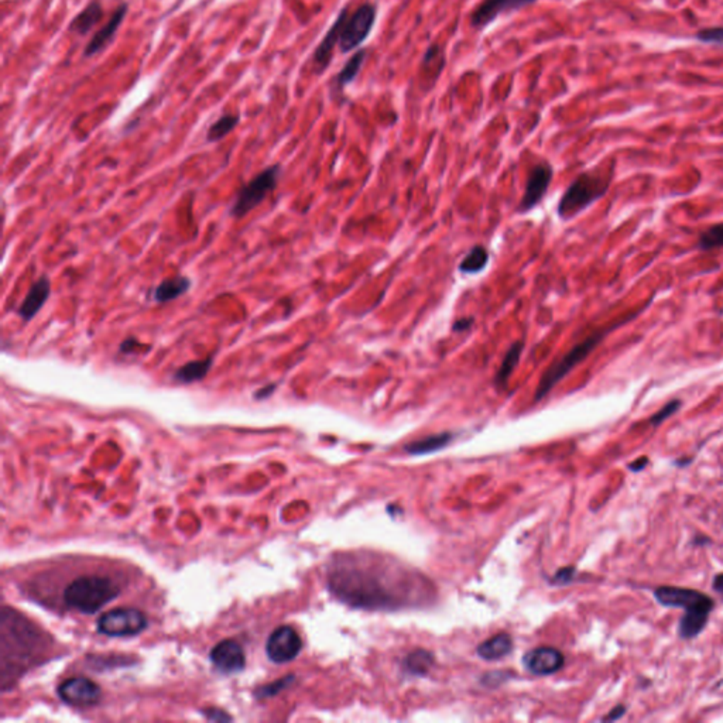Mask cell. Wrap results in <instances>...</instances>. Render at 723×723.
I'll list each match as a JSON object with an SVG mask.
<instances>
[{
  "instance_id": "6da1fadb",
  "label": "cell",
  "mask_w": 723,
  "mask_h": 723,
  "mask_svg": "<svg viewBox=\"0 0 723 723\" xmlns=\"http://www.w3.org/2000/svg\"><path fill=\"white\" fill-rule=\"evenodd\" d=\"M373 563L372 556H343L329 568L328 586L341 600L366 609H397L414 603L423 590L421 578L402 567Z\"/></svg>"
},
{
  "instance_id": "7a4b0ae2",
  "label": "cell",
  "mask_w": 723,
  "mask_h": 723,
  "mask_svg": "<svg viewBox=\"0 0 723 723\" xmlns=\"http://www.w3.org/2000/svg\"><path fill=\"white\" fill-rule=\"evenodd\" d=\"M72 575L58 582L60 587L34 595L43 605L92 614L118 599L129 583L128 573L119 565H79Z\"/></svg>"
},
{
  "instance_id": "3957f363",
  "label": "cell",
  "mask_w": 723,
  "mask_h": 723,
  "mask_svg": "<svg viewBox=\"0 0 723 723\" xmlns=\"http://www.w3.org/2000/svg\"><path fill=\"white\" fill-rule=\"evenodd\" d=\"M48 646L44 631L14 609L4 607L1 613V688L6 691L7 684H13L31 666L37 664V658L44 657Z\"/></svg>"
},
{
  "instance_id": "277c9868",
  "label": "cell",
  "mask_w": 723,
  "mask_h": 723,
  "mask_svg": "<svg viewBox=\"0 0 723 723\" xmlns=\"http://www.w3.org/2000/svg\"><path fill=\"white\" fill-rule=\"evenodd\" d=\"M610 180L612 172H603L599 168L578 175L564 192L558 204V215L561 219L568 221L577 216L583 209L603 197L610 185Z\"/></svg>"
},
{
  "instance_id": "5b68a950",
  "label": "cell",
  "mask_w": 723,
  "mask_h": 723,
  "mask_svg": "<svg viewBox=\"0 0 723 723\" xmlns=\"http://www.w3.org/2000/svg\"><path fill=\"white\" fill-rule=\"evenodd\" d=\"M280 175H282L280 164H273L265 168L252 181H249L239 189L229 209V214L235 218H243L245 215L252 212L259 204L265 201V198L270 192L276 189Z\"/></svg>"
},
{
  "instance_id": "8992f818",
  "label": "cell",
  "mask_w": 723,
  "mask_h": 723,
  "mask_svg": "<svg viewBox=\"0 0 723 723\" xmlns=\"http://www.w3.org/2000/svg\"><path fill=\"white\" fill-rule=\"evenodd\" d=\"M603 335L605 333H602V332H596V333L590 335L589 338H586L585 341H582V342H579L578 345H575L561 359H558L556 363H553L546 370V373L543 375V377H541V380H540V383L537 386L536 397H534L536 402H540L541 399H544L560 380H563L577 365H579L583 359H586V356L603 339Z\"/></svg>"
},
{
  "instance_id": "52a82bcc",
  "label": "cell",
  "mask_w": 723,
  "mask_h": 723,
  "mask_svg": "<svg viewBox=\"0 0 723 723\" xmlns=\"http://www.w3.org/2000/svg\"><path fill=\"white\" fill-rule=\"evenodd\" d=\"M147 617L139 609L118 607L104 613L98 623V631L109 637H129L142 633L147 627Z\"/></svg>"
},
{
  "instance_id": "ba28073f",
  "label": "cell",
  "mask_w": 723,
  "mask_h": 723,
  "mask_svg": "<svg viewBox=\"0 0 723 723\" xmlns=\"http://www.w3.org/2000/svg\"><path fill=\"white\" fill-rule=\"evenodd\" d=\"M654 596L658 603L666 607H680L685 612H704L711 613L715 602L705 593L687 587L660 586L656 589Z\"/></svg>"
},
{
  "instance_id": "9c48e42d",
  "label": "cell",
  "mask_w": 723,
  "mask_h": 723,
  "mask_svg": "<svg viewBox=\"0 0 723 723\" xmlns=\"http://www.w3.org/2000/svg\"><path fill=\"white\" fill-rule=\"evenodd\" d=\"M376 20V7L370 3L362 4L351 17H348L339 38L342 53L358 48L370 34Z\"/></svg>"
},
{
  "instance_id": "30bf717a",
  "label": "cell",
  "mask_w": 723,
  "mask_h": 723,
  "mask_svg": "<svg viewBox=\"0 0 723 723\" xmlns=\"http://www.w3.org/2000/svg\"><path fill=\"white\" fill-rule=\"evenodd\" d=\"M102 695L101 687L89 678L75 677L65 680L58 687V697L68 705L77 708H88L99 702Z\"/></svg>"
},
{
  "instance_id": "8fae6325",
  "label": "cell",
  "mask_w": 723,
  "mask_h": 723,
  "mask_svg": "<svg viewBox=\"0 0 723 723\" xmlns=\"http://www.w3.org/2000/svg\"><path fill=\"white\" fill-rule=\"evenodd\" d=\"M302 649L299 634L291 626H280L269 636L266 643V653L276 664H286L292 661Z\"/></svg>"
},
{
  "instance_id": "7c38bea8",
  "label": "cell",
  "mask_w": 723,
  "mask_h": 723,
  "mask_svg": "<svg viewBox=\"0 0 723 723\" xmlns=\"http://www.w3.org/2000/svg\"><path fill=\"white\" fill-rule=\"evenodd\" d=\"M553 175V167L548 162H540L533 167L526 182V189L519 205V212H529L537 204H540L548 191Z\"/></svg>"
},
{
  "instance_id": "4fadbf2b",
  "label": "cell",
  "mask_w": 723,
  "mask_h": 723,
  "mask_svg": "<svg viewBox=\"0 0 723 723\" xmlns=\"http://www.w3.org/2000/svg\"><path fill=\"white\" fill-rule=\"evenodd\" d=\"M211 661L223 674H235L245 668L246 656L235 640H223L211 650Z\"/></svg>"
},
{
  "instance_id": "5bb4252c",
  "label": "cell",
  "mask_w": 723,
  "mask_h": 723,
  "mask_svg": "<svg viewBox=\"0 0 723 723\" xmlns=\"http://www.w3.org/2000/svg\"><path fill=\"white\" fill-rule=\"evenodd\" d=\"M523 663L534 675H551L563 668L565 658L554 647H537L524 656Z\"/></svg>"
},
{
  "instance_id": "9a60e30c",
  "label": "cell",
  "mask_w": 723,
  "mask_h": 723,
  "mask_svg": "<svg viewBox=\"0 0 723 723\" xmlns=\"http://www.w3.org/2000/svg\"><path fill=\"white\" fill-rule=\"evenodd\" d=\"M536 1L537 0H483L472 13L470 24L476 28H483L500 14L521 9Z\"/></svg>"
},
{
  "instance_id": "2e32d148",
  "label": "cell",
  "mask_w": 723,
  "mask_h": 723,
  "mask_svg": "<svg viewBox=\"0 0 723 723\" xmlns=\"http://www.w3.org/2000/svg\"><path fill=\"white\" fill-rule=\"evenodd\" d=\"M348 10L346 7L341 11V14L338 16V18L335 20V23L332 24V27L329 28V31L325 34L324 40L319 43V45L316 47L315 53H314V58H312V62H314V70L321 74L326 70V67L329 65L331 60H332V51H333V47L336 44H339V38H341V33H342V28L348 20Z\"/></svg>"
},
{
  "instance_id": "e0dca14e",
  "label": "cell",
  "mask_w": 723,
  "mask_h": 723,
  "mask_svg": "<svg viewBox=\"0 0 723 723\" xmlns=\"http://www.w3.org/2000/svg\"><path fill=\"white\" fill-rule=\"evenodd\" d=\"M51 294V283L47 276H41L31 287L28 289L27 295L16 309L17 315L24 321H31L38 311L43 308V305L47 302L48 297Z\"/></svg>"
},
{
  "instance_id": "ac0fdd59",
  "label": "cell",
  "mask_w": 723,
  "mask_h": 723,
  "mask_svg": "<svg viewBox=\"0 0 723 723\" xmlns=\"http://www.w3.org/2000/svg\"><path fill=\"white\" fill-rule=\"evenodd\" d=\"M128 13V3H122L112 14V17L109 18V21L91 38V41L88 43L85 51H84V55L85 57H94L98 53H101L102 50H105L109 43L114 40L116 31L119 30L125 16Z\"/></svg>"
},
{
  "instance_id": "d6986e66",
  "label": "cell",
  "mask_w": 723,
  "mask_h": 723,
  "mask_svg": "<svg viewBox=\"0 0 723 723\" xmlns=\"http://www.w3.org/2000/svg\"><path fill=\"white\" fill-rule=\"evenodd\" d=\"M212 363H214V358L188 362L174 372L172 380L177 383H181V385H191V383L201 382L209 373Z\"/></svg>"
},
{
  "instance_id": "ffe728a7",
  "label": "cell",
  "mask_w": 723,
  "mask_h": 723,
  "mask_svg": "<svg viewBox=\"0 0 723 723\" xmlns=\"http://www.w3.org/2000/svg\"><path fill=\"white\" fill-rule=\"evenodd\" d=\"M512 650H513L512 637L506 633H499V634L487 639L482 644H479L476 651H478L479 657H482L483 660L495 661V660H500V658L506 657L507 654L512 653Z\"/></svg>"
},
{
  "instance_id": "44dd1931",
  "label": "cell",
  "mask_w": 723,
  "mask_h": 723,
  "mask_svg": "<svg viewBox=\"0 0 723 723\" xmlns=\"http://www.w3.org/2000/svg\"><path fill=\"white\" fill-rule=\"evenodd\" d=\"M102 17H104L102 4L96 0H94L89 4H87V7L81 13H78L74 17L68 30L75 34L87 35L95 27V24L101 21Z\"/></svg>"
},
{
  "instance_id": "7402d4cb",
  "label": "cell",
  "mask_w": 723,
  "mask_h": 723,
  "mask_svg": "<svg viewBox=\"0 0 723 723\" xmlns=\"http://www.w3.org/2000/svg\"><path fill=\"white\" fill-rule=\"evenodd\" d=\"M189 287H191V280L185 276H177L172 279H167L154 289L153 299L155 302L164 304V302L172 301V299L178 298L180 295L185 294Z\"/></svg>"
},
{
  "instance_id": "603a6c76",
  "label": "cell",
  "mask_w": 723,
  "mask_h": 723,
  "mask_svg": "<svg viewBox=\"0 0 723 723\" xmlns=\"http://www.w3.org/2000/svg\"><path fill=\"white\" fill-rule=\"evenodd\" d=\"M453 438V434L451 433H441V434L430 435V436H426V438H421L419 441H414L409 445H406V451L409 453H413V455H424V453H431L435 451H439L442 449L443 446H446Z\"/></svg>"
},
{
  "instance_id": "cb8c5ba5",
  "label": "cell",
  "mask_w": 723,
  "mask_h": 723,
  "mask_svg": "<svg viewBox=\"0 0 723 723\" xmlns=\"http://www.w3.org/2000/svg\"><path fill=\"white\" fill-rule=\"evenodd\" d=\"M711 613L704 612H685L680 622L678 633L683 639H694L697 637L707 626Z\"/></svg>"
},
{
  "instance_id": "d4e9b609",
  "label": "cell",
  "mask_w": 723,
  "mask_h": 723,
  "mask_svg": "<svg viewBox=\"0 0 723 723\" xmlns=\"http://www.w3.org/2000/svg\"><path fill=\"white\" fill-rule=\"evenodd\" d=\"M523 349H524L523 342H516V343H513L510 346V349L507 351V353L503 358L500 369L496 373V377H495L496 386H504L507 383L510 375L513 373V370L519 365V360H520Z\"/></svg>"
},
{
  "instance_id": "484cf974",
  "label": "cell",
  "mask_w": 723,
  "mask_h": 723,
  "mask_svg": "<svg viewBox=\"0 0 723 723\" xmlns=\"http://www.w3.org/2000/svg\"><path fill=\"white\" fill-rule=\"evenodd\" d=\"M489 262V253L486 248L478 245L469 250V253L463 258V260L459 265L460 273L465 275H475L485 269V266Z\"/></svg>"
},
{
  "instance_id": "4316f807",
  "label": "cell",
  "mask_w": 723,
  "mask_h": 723,
  "mask_svg": "<svg viewBox=\"0 0 723 723\" xmlns=\"http://www.w3.org/2000/svg\"><path fill=\"white\" fill-rule=\"evenodd\" d=\"M434 664V657L430 651L416 650L404 660V668L414 675H426Z\"/></svg>"
},
{
  "instance_id": "83f0119b",
  "label": "cell",
  "mask_w": 723,
  "mask_h": 723,
  "mask_svg": "<svg viewBox=\"0 0 723 723\" xmlns=\"http://www.w3.org/2000/svg\"><path fill=\"white\" fill-rule=\"evenodd\" d=\"M238 123H239L238 115H223L215 123L211 125V128L208 129V133H206V140L208 142L222 140L225 136H228L238 126Z\"/></svg>"
},
{
  "instance_id": "f1b7e54d",
  "label": "cell",
  "mask_w": 723,
  "mask_h": 723,
  "mask_svg": "<svg viewBox=\"0 0 723 723\" xmlns=\"http://www.w3.org/2000/svg\"><path fill=\"white\" fill-rule=\"evenodd\" d=\"M365 55H366V51L365 50H359L345 64V67L342 68V71L336 77V82H338V85L341 88H343L345 85L351 84L356 78V75L359 74V71H360V68H362V65L365 62Z\"/></svg>"
},
{
  "instance_id": "f546056e",
  "label": "cell",
  "mask_w": 723,
  "mask_h": 723,
  "mask_svg": "<svg viewBox=\"0 0 723 723\" xmlns=\"http://www.w3.org/2000/svg\"><path fill=\"white\" fill-rule=\"evenodd\" d=\"M700 248L702 250L722 249L723 248V223L715 225L707 229L700 238Z\"/></svg>"
},
{
  "instance_id": "4dcf8cb0",
  "label": "cell",
  "mask_w": 723,
  "mask_h": 723,
  "mask_svg": "<svg viewBox=\"0 0 723 723\" xmlns=\"http://www.w3.org/2000/svg\"><path fill=\"white\" fill-rule=\"evenodd\" d=\"M294 681V675H289V677H285L283 680L280 681H276L273 684H269L267 687H263V688H259L256 697L258 698H269V697H273L279 692H282L285 688H287L289 684Z\"/></svg>"
},
{
  "instance_id": "1f68e13d",
  "label": "cell",
  "mask_w": 723,
  "mask_h": 723,
  "mask_svg": "<svg viewBox=\"0 0 723 723\" xmlns=\"http://www.w3.org/2000/svg\"><path fill=\"white\" fill-rule=\"evenodd\" d=\"M680 406H681V402H678V400H674V402L668 403V404H667V406H664V407H663L658 413H656V416H653V417H651L650 423H651L653 426H658V424H661V423H663V421H666L668 417H671V416H673V414H674V413L680 409Z\"/></svg>"
},
{
  "instance_id": "d6a6232c",
  "label": "cell",
  "mask_w": 723,
  "mask_h": 723,
  "mask_svg": "<svg viewBox=\"0 0 723 723\" xmlns=\"http://www.w3.org/2000/svg\"><path fill=\"white\" fill-rule=\"evenodd\" d=\"M698 38L704 43H717V44H722L723 43V27H712V28H705V30H701L698 33Z\"/></svg>"
},
{
  "instance_id": "836d02e7",
  "label": "cell",
  "mask_w": 723,
  "mask_h": 723,
  "mask_svg": "<svg viewBox=\"0 0 723 723\" xmlns=\"http://www.w3.org/2000/svg\"><path fill=\"white\" fill-rule=\"evenodd\" d=\"M574 574H575V568L573 567H568V568H564L561 570L560 573H557L554 582L558 583V585H565V583H570L573 578H574Z\"/></svg>"
},
{
  "instance_id": "e575fe53",
  "label": "cell",
  "mask_w": 723,
  "mask_h": 723,
  "mask_svg": "<svg viewBox=\"0 0 723 723\" xmlns=\"http://www.w3.org/2000/svg\"><path fill=\"white\" fill-rule=\"evenodd\" d=\"M139 346H142V343H139L135 338H129V339H126V341H123V342L121 343L119 351H121L122 353H132V352H135Z\"/></svg>"
},
{
  "instance_id": "d590c367",
  "label": "cell",
  "mask_w": 723,
  "mask_h": 723,
  "mask_svg": "<svg viewBox=\"0 0 723 723\" xmlns=\"http://www.w3.org/2000/svg\"><path fill=\"white\" fill-rule=\"evenodd\" d=\"M473 325V318H460L458 321H455L453 326H452V331L453 332H465L468 331L470 326Z\"/></svg>"
},
{
  "instance_id": "8d00e7d4",
  "label": "cell",
  "mask_w": 723,
  "mask_h": 723,
  "mask_svg": "<svg viewBox=\"0 0 723 723\" xmlns=\"http://www.w3.org/2000/svg\"><path fill=\"white\" fill-rule=\"evenodd\" d=\"M626 711H627V710H626V707H624V705H617V707H614V708L609 712V715H607L606 718H603V721H606V722H607V721L614 722V721L620 719L622 717H624Z\"/></svg>"
},
{
  "instance_id": "74e56055",
  "label": "cell",
  "mask_w": 723,
  "mask_h": 723,
  "mask_svg": "<svg viewBox=\"0 0 723 723\" xmlns=\"http://www.w3.org/2000/svg\"><path fill=\"white\" fill-rule=\"evenodd\" d=\"M647 463H649V458L641 456V458H639V459L633 460V462L629 465V468H630L633 472H640V470H643V469L647 466Z\"/></svg>"
},
{
  "instance_id": "f35d334b",
  "label": "cell",
  "mask_w": 723,
  "mask_h": 723,
  "mask_svg": "<svg viewBox=\"0 0 723 723\" xmlns=\"http://www.w3.org/2000/svg\"><path fill=\"white\" fill-rule=\"evenodd\" d=\"M275 389H276V385H269V386L260 389L259 392H256L255 397L256 399H266V397H269L275 392Z\"/></svg>"
},
{
  "instance_id": "ab89813d",
  "label": "cell",
  "mask_w": 723,
  "mask_h": 723,
  "mask_svg": "<svg viewBox=\"0 0 723 723\" xmlns=\"http://www.w3.org/2000/svg\"><path fill=\"white\" fill-rule=\"evenodd\" d=\"M714 589L723 596V574H718L714 579Z\"/></svg>"
}]
</instances>
